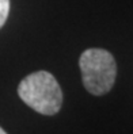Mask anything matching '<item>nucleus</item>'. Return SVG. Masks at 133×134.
<instances>
[{"label":"nucleus","instance_id":"4","mask_svg":"<svg viewBox=\"0 0 133 134\" xmlns=\"http://www.w3.org/2000/svg\"><path fill=\"white\" fill-rule=\"evenodd\" d=\"M0 134H7V133H6V131L2 129V127H0Z\"/></svg>","mask_w":133,"mask_h":134},{"label":"nucleus","instance_id":"2","mask_svg":"<svg viewBox=\"0 0 133 134\" xmlns=\"http://www.w3.org/2000/svg\"><path fill=\"white\" fill-rule=\"evenodd\" d=\"M79 66L83 84L90 93L100 96L113 88L117 76V64L111 53L98 48L87 49L79 58Z\"/></svg>","mask_w":133,"mask_h":134},{"label":"nucleus","instance_id":"3","mask_svg":"<svg viewBox=\"0 0 133 134\" xmlns=\"http://www.w3.org/2000/svg\"><path fill=\"white\" fill-rule=\"evenodd\" d=\"M10 12V0H0V29L3 27Z\"/></svg>","mask_w":133,"mask_h":134},{"label":"nucleus","instance_id":"1","mask_svg":"<svg viewBox=\"0 0 133 134\" xmlns=\"http://www.w3.org/2000/svg\"><path fill=\"white\" fill-rule=\"evenodd\" d=\"M18 95L29 107L42 115L57 114L62 104L60 84L46 70L26 76L18 85Z\"/></svg>","mask_w":133,"mask_h":134}]
</instances>
